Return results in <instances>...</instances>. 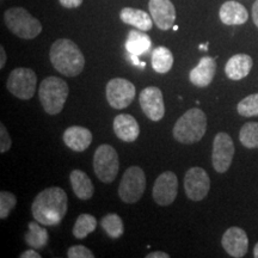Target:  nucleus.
Wrapping results in <instances>:
<instances>
[{
  "label": "nucleus",
  "mask_w": 258,
  "mask_h": 258,
  "mask_svg": "<svg viewBox=\"0 0 258 258\" xmlns=\"http://www.w3.org/2000/svg\"><path fill=\"white\" fill-rule=\"evenodd\" d=\"M137 89L134 84L123 78H114L106 84V101L114 109L127 108L134 101Z\"/></svg>",
  "instance_id": "nucleus-10"
},
{
  "label": "nucleus",
  "mask_w": 258,
  "mask_h": 258,
  "mask_svg": "<svg viewBox=\"0 0 258 258\" xmlns=\"http://www.w3.org/2000/svg\"><path fill=\"white\" fill-rule=\"evenodd\" d=\"M141 109L144 114L151 121H160L165 115V103H164L163 92L156 86H148L144 89L139 97Z\"/></svg>",
  "instance_id": "nucleus-13"
},
{
  "label": "nucleus",
  "mask_w": 258,
  "mask_h": 258,
  "mask_svg": "<svg viewBox=\"0 0 258 258\" xmlns=\"http://www.w3.org/2000/svg\"><path fill=\"white\" fill-rule=\"evenodd\" d=\"M69 209V198L63 189L50 186L38 194L31 206L34 219L42 225L57 226Z\"/></svg>",
  "instance_id": "nucleus-1"
},
{
  "label": "nucleus",
  "mask_w": 258,
  "mask_h": 258,
  "mask_svg": "<svg viewBox=\"0 0 258 258\" xmlns=\"http://www.w3.org/2000/svg\"><path fill=\"white\" fill-rule=\"evenodd\" d=\"M207 131V116L201 109L186 110L177 120L173 127V138L180 144L191 145L199 143Z\"/></svg>",
  "instance_id": "nucleus-3"
},
{
  "label": "nucleus",
  "mask_w": 258,
  "mask_h": 258,
  "mask_svg": "<svg viewBox=\"0 0 258 258\" xmlns=\"http://www.w3.org/2000/svg\"><path fill=\"white\" fill-rule=\"evenodd\" d=\"M59 3L66 9H76L83 4V0H59Z\"/></svg>",
  "instance_id": "nucleus-33"
},
{
  "label": "nucleus",
  "mask_w": 258,
  "mask_h": 258,
  "mask_svg": "<svg viewBox=\"0 0 258 258\" xmlns=\"http://www.w3.org/2000/svg\"><path fill=\"white\" fill-rule=\"evenodd\" d=\"M239 140L244 147L258 148V122H247L239 132Z\"/></svg>",
  "instance_id": "nucleus-28"
},
{
  "label": "nucleus",
  "mask_w": 258,
  "mask_h": 258,
  "mask_svg": "<svg viewBox=\"0 0 258 258\" xmlns=\"http://www.w3.org/2000/svg\"><path fill=\"white\" fill-rule=\"evenodd\" d=\"M36 85V73L25 67H19L12 71L6 83V88L9 91L22 101H29L34 97Z\"/></svg>",
  "instance_id": "nucleus-8"
},
{
  "label": "nucleus",
  "mask_w": 258,
  "mask_h": 258,
  "mask_svg": "<svg viewBox=\"0 0 258 258\" xmlns=\"http://www.w3.org/2000/svg\"><path fill=\"white\" fill-rule=\"evenodd\" d=\"M69 92V85L61 78L48 77L42 80L38 90V97L43 110L49 115L60 114L67 101Z\"/></svg>",
  "instance_id": "nucleus-4"
},
{
  "label": "nucleus",
  "mask_w": 258,
  "mask_h": 258,
  "mask_svg": "<svg viewBox=\"0 0 258 258\" xmlns=\"http://www.w3.org/2000/svg\"><path fill=\"white\" fill-rule=\"evenodd\" d=\"M50 62L57 72L66 77H77L85 67V57L79 47L69 38H59L51 44Z\"/></svg>",
  "instance_id": "nucleus-2"
},
{
  "label": "nucleus",
  "mask_w": 258,
  "mask_h": 258,
  "mask_svg": "<svg viewBox=\"0 0 258 258\" xmlns=\"http://www.w3.org/2000/svg\"><path fill=\"white\" fill-rule=\"evenodd\" d=\"M184 190L191 201H202L211 190V179L202 167H190L184 176Z\"/></svg>",
  "instance_id": "nucleus-11"
},
{
  "label": "nucleus",
  "mask_w": 258,
  "mask_h": 258,
  "mask_svg": "<svg viewBox=\"0 0 258 258\" xmlns=\"http://www.w3.org/2000/svg\"><path fill=\"white\" fill-rule=\"evenodd\" d=\"M114 132L120 140L125 143H134L140 135V127L138 121L129 114H120L114 120Z\"/></svg>",
  "instance_id": "nucleus-18"
},
{
  "label": "nucleus",
  "mask_w": 258,
  "mask_h": 258,
  "mask_svg": "<svg viewBox=\"0 0 258 258\" xmlns=\"http://www.w3.org/2000/svg\"><path fill=\"white\" fill-rule=\"evenodd\" d=\"M146 189V175L139 166H131L124 171L122 176L118 196L124 203L133 205L143 198Z\"/></svg>",
  "instance_id": "nucleus-7"
},
{
  "label": "nucleus",
  "mask_w": 258,
  "mask_h": 258,
  "mask_svg": "<svg viewBox=\"0 0 258 258\" xmlns=\"http://www.w3.org/2000/svg\"><path fill=\"white\" fill-rule=\"evenodd\" d=\"M4 21L9 30L23 40H32L42 31L41 22L29 14L23 8H11L6 10Z\"/></svg>",
  "instance_id": "nucleus-5"
},
{
  "label": "nucleus",
  "mask_w": 258,
  "mask_h": 258,
  "mask_svg": "<svg viewBox=\"0 0 258 258\" xmlns=\"http://www.w3.org/2000/svg\"><path fill=\"white\" fill-rule=\"evenodd\" d=\"M41 225L38 221L29 222V230L24 235V240L31 249H42V247L46 246L48 240H49L48 231L44 227H42Z\"/></svg>",
  "instance_id": "nucleus-24"
},
{
  "label": "nucleus",
  "mask_w": 258,
  "mask_h": 258,
  "mask_svg": "<svg viewBox=\"0 0 258 258\" xmlns=\"http://www.w3.org/2000/svg\"><path fill=\"white\" fill-rule=\"evenodd\" d=\"M21 258H41V254L37 253L35 249L24 251L23 253L21 254Z\"/></svg>",
  "instance_id": "nucleus-35"
},
{
  "label": "nucleus",
  "mask_w": 258,
  "mask_h": 258,
  "mask_svg": "<svg viewBox=\"0 0 258 258\" xmlns=\"http://www.w3.org/2000/svg\"><path fill=\"white\" fill-rule=\"evenodd\" d=\"M178 192V179L172 171H165L158 176L153 185V200L158 206H170L175 202Z\"/></svg>",
  "instance_id": "nucleus-12"
},
{
  "label": "nucleus",
  "mask_w": 258,
  "mask_h": 258,
  "mask_svg": "<svg viewBox=\"0 0 258 258\" xmlns=\"http://www.w3.org/2000/svg\"><path fill=\"white\" fill-rule=\"evenodd\" d=\"M221 245L231 257L241 258L247 253L249 238L243 228L233 226V227L228 228L222 235Z\"/></svg>",
  "instance_id": "nucleus-14"
},
{
  "label": "nucleus",
  "mask_w": 258,
  "mask_h": 258,
  "mask_svg": "<svg viewBox=\"0 0 258 258\" xmlns=\"http://www.w3.org/2000/svg\"><path fill=\"white\" fill-rule=\"evenodd\" d=\"M148 10L154 24L160 30H170L176 21V9L171 0H150Z\"/></svg>",
  "instance_id": "nucleus-15"
},
{
  "label": "nucleus",
  "mask_w": 258,
  "mask_h": 258,
  "mask_svg": "<svg viewBox=\"0 0 258 258\" xmlns=\"http://www.w3.org/2000/svg\"><path fill=\"white\" fill-rule=\"evenodd\" d=\"M6 63V53H5V49L4 47L0 46V69H4Z\"/></svg>",
  "instance_id": "nucleus-37"
},
{
  "label": "nucleus",
  "mask_w": 258,
  "mask_h": 258,
  "mask_svg": "<svg viewBox=\"0 0 258 258\" xmlns=\"http://www.w3.org/2000/svg\"><path fill=\"white\" fill-rule=\"evenodd\" d=\"M120 18L124 24L133 25L139 30L143 31H150L154 23L152 17L147 12L133 8L122 9L120 12Z\"/></svg>",
  "instance_id": "nucleus-21"
},
{
  "label": "nucleus",
  "mask_w": 258,
  "mask_h": 258,
  "mask_svg": "<svg viewBox=\"0 0 258 258\" xmlns=\"http://www.w3.org/2000/svg\"><path fill=\"white\" fill-rule=\"evenodd\" d=\"M170 254L166 252H163V251H154V252L147 253L146 258H169Z\"/></svg>",
  "instance_id": "nucleus-34"
},
{
  "label": "nucleus",
  "mask_w": 258,
  "mask_h": 258,
  "mask_svg": "<svg viewBox=\"0 0 258 258\" xmlns=\"http://www.w3.org/2000/svg\"><path fill=\"white\" fill-rule=\"evenodd\" d=\"M93 170L103 183H112L120 170V159L116 150L110 145H101L93 154Z\"/></svg>",
  "instance_id": "nucleus-6"
},
{
  "label": "nucleus",
  "mask_w": 258,
  "mask_h": 258,
  "mask_svg": "<svg viewBox=\"0 0 258 258\" xmlns=\"http://www.w3.org/2000/svg\"><path fill=\"white\" fill-rule=\"evenodd\" d=\"M101 226L105 233L112 239H117V238L122 237L124 232L123 221H122L120 215L114 214V213L103 217L101 220Z\"/></svg>",
  "instance_id": "nucleus-27"
},
{
  "label": "nucleus",
  "mask_w": 258,
  "mask_h": 258,
  "mask_svg": "<svg viewBox=\"0 0 258 258\" xmlns=\"http://www.w3.org/2000/svg\"><path fill=\"white\" fill-rule=\"evenodd\" d=\"M237 111L244 117L258 116V93H253L241 99L237 105Z\"/></svg>",
  "instance_id": "nucleus-29"
},
{
  "label": "nucleus",
  "mask_w": 258,
  "mask_h": 258,
  "mask_svg": "<svg viewBox=\"0 0 258 258\" xmlns=\"http://www.w3.org/2000/svg\"><path fill=\"white\" fill-rule=\"evenodd\" d=\"M71 184H72V189L77 198L80 200H90L93 196L95 192V186L92 184V180L82 170H73L70 176Z\"/></svg>",
  "instance_id": "nucleus-22"
},
{
  "label": "nucleus",
  "mask_w": 258,
  "mask_h": 258,
  "mask_svg": "<svg viewBox=\"0 0 258 258\" xmlns=\"http://www.w3.org/2000/svg\"><path fill=\"white\" fill-rule=\"evenodd\" d=\"M215 72H217V62L214 57L205 56L200 60L195 69L190 71L189 80L198 88H207L214 79Z\"/></svg>",
  "instance_id": "nucleus-16"
},
{
  "label": "nucleus",
  "mask_w": 258,
  "mask_h": 258,
  "mask_svg": "<svg viewBox=\"0 0 258 258\" xmlns=\"http://www.w3.org/2000/svg\"><path fill=\"white\" fill-rule=\"evenodd\" d=\"M252 19L254 25L258 28V0H256L254 4L252 5Z\"/></svg>",
  "instance_id": "nucleus-36"
},
{
  "label": "nucleus",
  "mask_w": 258,
  "mask_h": 258,
  "mask_svg": "<svg viewBox=\"0 0 258 258\" xmlns=\"http://www.w3.org/2000/svg\"><path fill=\"white\" fill-rule=\"evenodd\" d=\"M253 257L258 258V243L254 245V247H253Z\"/></svg>",
  "instance_id": "nucleus-38"
},
{
  "label": "nucleus",
  "mask_w": 258,
  "mask_h": 258,
  "mask_svg": "<svg viewBox=\"0 0 258 258\" xmlns=\"http://www.w3.org/2000/svg\"><path fill=\"white\" fill-rule=\"evenodd\" d=\"M173 30H175V31L178 30V25H173Z\"/></svg>",
  "instance_id": "nucleus-40"
},
{
  "label": "nucleus",
  "mask_w": 258,
  "mask_h": 258,
  "mask_svg": "<svg viewBox=\"0 0 258 258\" xmlns=\"http://www.w3.org/2000/svg\"><path fill=\"white\" fill-rule=\"evenodd\" d=\"M17 199L15 194L3 190L0 192V219H6L15 208Z\"/></svg>",
  "instance_id": "nucleus-30"
},
{
  "label": "nucleus",
  "mask_w": 258,
  "mask_h": 258,
  "mask_svg": "<svg viewBox=\"0 0 258 258\" xmlns=\"http://www.w3.org/2000/svg\"><path fill=\"white\" fill-rule=\"evenodd\" d=\"M234 153V144L230 135L224 133V132H220V133L215 135L214 140H213L212 164L217 172H227L228 169L231 167Z\"/></svg>",
  "instance_id": "nucleus-9"
},
{
  "label": "nucleus",
  "mask_w": 258,
  "mask_h": 258,
  "mask_svg": "<svg viewBox=\"0 0 258 258\" xmlns=\"http://www.w3.org/2000/svg\"><path fill=\"white\" fill-rule=\"evenodd\" d=\"M220 21L226 25H241L249 19V12L244 5L237 2H226L219 11Z\"/></svg>",
  "instance_id": "nucleus-20"
},
{
  "label": "nucleus",
  "mask_w": 258,
  "mask_h": 258,
  "mask_svg": "<svg viewBox=\"0 0 258 258\" xmlns=\"http://www.w3.org/2000/svg\"><path fill=\"white\" fill-rule=\"evenodd\" d=\"M67 256L70 258H93L95 254L91 252V250L84 246V245H74V246H71L69 251H67Z\"/></svg>",
  "instance_id": "nucleus-31"
},
{
  "label": "nucleus",
  "mask_w": 258,
  "mask_h": 258,
  "mask_svg": "<svg viewBox=\"0 0 258 258\" xmlns=\"http://www.w3.org/2000/svg\"><path fill=\"white\" fill-rule=\"evenodd\" d=\"M97 219L91 214H82L77 219L73 227V235L77 239H84L97 228Z\"/></svg>",
  "instance_id": "nucleus-26"
},
{
  "label": "nucleus",
  "mask_w": 258,
  "mask_h": 258,
  "mask_svg": "<svg viewBox=\"0 0 258 258\" xmlns=\"http://www.w3.org/2000/svg\"><path fill=\"white\" fill-rule=\"evenodd\" d=\"M253 66L252 57L247 54H235L226 62L225 73L231 80H241L249 76Z\"/></svg>",
  "instance_id": "nucleus-19"
},
{
  "label": "nucleus",
  "mask_w": 258,
  "mask_h": 258,
  "mask_svg": "<svg viewBox=\"0 0 258 258\" xmlns=\"http://www.w3.org/2000/svg\"><path fill=\"white\" fill-rule=\"evenodd\" d=\"M173 66V55L166 47H158L152 51V67L157 73H167Z\"/></svg>",
  "instance_id": "nucleus-25"
},
{
  "label": "nucleus",
  "mask_w": 258,
  "mask_h": 258,
  "mask_svg": "<svg viewBox=\"0 0 258 258\" xmlns=\"http://www.w3.org/2000/svg\"><path fill=\"white\" fill-rule=\"evenodd\" d=\"M63 143L74 152H84L92 143V133L90 129L80 125H72L64 131Z\"/></svg>",
  "instance_id": "nucleus-17"
},
{
  "label": "nucleus",
  "mask_w": 258,
  "mask_h": 258,
  "mask_svg": "<svg viewBox=\"0 0 258 258\" xmlns=\"http://www.w3.org/2000/svg\"><path fill=\"white\" fill-rule=\"evenodd\" d=\"M151 47H152V41L147 34H145V31H139V29L129 31L127 42H125V49L129 55H144L151 50Z\"/></svg>",
  "instance_id": "nucleus-23"
},
{
  "label": "nucleus",
  "mask_w": 258,
  "mask_h": 258,
  "mask_svg": "<svg viewBox=\"0 0 258 258\" xmlns=\"http://www.w3.org/2000/svg\"><path fill=\"white\" fill-rule=\"evenodd\" d=\"M12 139L10 137L8 129L5 128L4 123H0V152L5 153L11 148Z\"/></svg>",
  "instance_id": "nucleus-32"
},
{
  "label": "nucleus",
  "mask_w": 258,
  "mask_h": 258,
  "mask_svg": "<svg viewBox=\"0 0 258 258\" xmlns=\"http://www.w3.org/2000/svg\"><path fill=\"white\" fill-rule=\"evenodd\" d=\"M200 49H206L207 50L208 49V43H206V44H200Z\"/></svg>",
  "instance_id": "nucleus-39"
}]
</instances>
